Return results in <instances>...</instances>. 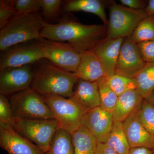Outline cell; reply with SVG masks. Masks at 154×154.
Instances as JSON below:
<instances>
[{
  "label": "cell",
  "mask_w": 154,
  "mask_h": 154,
  "mask_svg": "<svg viewBox=\"0 0 154 154\" xmlns=\"http://www.w3.org/2000/svg\"><path fill=\"white\" fill-rule=\"evenodd\" d=\"M137 90L144 99H147L154 91V63H146L135 78Z\"/></svg>",
  "instance_id": "obj_23"
},
{
  "label": "cell",
  "mask_w": 154,
  "mask_h": 154,
  "mask_svg": "<svg viewBox=\"0 0 154 154\" xmlns=\"http://www.w3.org/2000/svg\"><path fill=\"white\" fill-rule=\"evenodd\" d=\"M124 38H105L93 50L101 62L107 77L115 74L116 67Z\"/></svg>",
  "instance_id": "obj_15"
},
{
  "label": "cell",
  "mask_w": 154,
  "mask_h": 154,
  "mask_svg": "<svg viewBox=\"0 0 154 154\" xmlns=\"http://www.w3.org/2000/svg\"><path fill=\"white\" fill-rule=\"evenodd\" d=\"M113 122L112 113L99 107L85 114L82 125L90 131L98 143H105L112 130Z\"/></svg>",
  "instance_id": "obj_13"
},
{
  "label": "cell",
  "mask_w": 154,
  "mask_h": 154,
  "mask_svg": "<svg viewBox=\"0 0 154 154\" xmlns=\"http://www.w3.org/2000/svg\"><path fill=\"white\" fill-rule=\"evenodd\" d=\"M37 41L43 49L45 59L66 71L76 72L82 54L71 45L42 37Z\"/></svg>",
  "instance_id": "obj_8"
},
{
  "label": "cell",
  "mask_w": 154,
  "mask_h": 154,
  "mask_svg": "<svg viewBox=\"0 0 154 154\" xmlns=\"http://www.w3.org/2000/svg\"><path fill=\"white\" fill-rule=\"evenodd\" d=\"M42 38L61 42H66L81 53L93 50L107 37V26L105 25H85L68 18L57 24L44 21Z\"/></svg>",
  "instance_id": "obj_1"
},
{
  "label": "cell",
  "mask_w": 154,
  "mask_h": 154,
  "mask_svg": "<svg viewBox=\"0 0 154 154\" xmlns=\"http://www.w3.org/2000/svg\"><path fill=\"white\" fill-rule=\"evenodd\" d=\"M10 102L15 119H55L42 96L32 88L14 94Z\"/></svg>",
  "instance_id": "obj_4"
},
{
  "label": "cell",
  "mask_w": 154,
  "mask_h": 154,
  "mask_svg": "<svg viewBox=\"0 0 154 154\" xmlns=\"http://www.w3.org/2000/svg\"><path fill=\"white\" fill-rule=\"evenodd\" d=\"M0 146L8 154H45L40 148L13 127L0 122Z\"/></svg>",
  "instance_id": "obj_12"
},
{
  "label": "cell",
  "mask_w": 154,
  "mask_h": 154,
  "mask_svg": "<svg viewBox=\"0 0 154 154\" xmlns=\"http://www.w3.org/2000/svg\"><path fill=\"white\" fill-rule=\"evenodd\" d=\"M137 45L145 62L154 63V40L140 42Z\"/></svg>",
  "instance_id": "obj_32"
},
{
  "label": "cell",
  "mask_w": 154,
  "mask_h": 154,
  "mask_svg": "<svg viewBox=\"0 0 154 154\" xmlns=\"http://www.w3.org/2000/svg\"><path fill=\"white\" fill-rule=\"evenodd\" d=\"M130 38L137 44L154 40V16H147L143 19Z\"/></svg>",
  "instance_id": "obj_24"
},
{
  "label": "cell",
  "mask_w": 154,
  "mask_h": 154,
  "mask_svg": "<svg viewBox=\"0 0 154 154\" xmlns=\"http://www.w3.org/2000/svg\"><path fill=\"white\" fill-rule=\"evenodd\" d=\"M18 14L15 8L14 1H0V29L4 28L10 20Z\"/></svg>",
  "instance_id": "obj_28"
},
{
  "label": "cell",
  "mask_w": 154,
  "mask_h": 154,
  "mask_svg": "<svg viewBox=\"0 0 154 154\" xmlns=\"http://www.w3.org/2000/svg\"><path fill=\"white\" fill-rule=\"evenodd\" d=\"M106 143L118 154H128L130 146L128 141L122 122L114 121L112 130Z\"/></svg>",
  "instance_id": "obj_21"
},
{
  "label": "cell",
  "mask_w": 154,
  "mask_h": 154,
  "mask_svg": "<svg viewBox=\"0 0 154 154\" xmlns=\"http://www.w3.org/2000/svg\"><path fill=\"white\" fill-rule=\"evenodd\" d=\"M95 154H118L105 143H98Z\"/></svg>",
  "instance_id": "obj_34"
},
{
  "label": "cell",
  "mask_w": 154,
  "mask_h": 154,
  "mask_svg": "<svg viewBox=\"0 0 154 154\" xmlns=\"http://www.w3.org/2000/svg\"><path fill=\"white\" fill-rule=\"evenodd\" d=\"M147 16H154V0H150L144 10Z\"/></svg>",
  "instance_id": "obj_36"
},
{
  "label": "cell",
  "mask_w": 154,
  "mask_h": 154,
  "mask_svg": "<svg viewBox=\"0 0 154 154\" xmlns=\"http://www.w3.org/2000/svg\"><path fill=\"white\" fill-rule=\"evenodd\" d=\"M146 99L147 101H148L154 107V91H153L152 93L151 94L150 96H149L148 98Z\"/></svg>",
  "instance_id": "obj_37"
},
{
  "label": "cell",
  "mask_w": 154,
  "mask_h": 154,
  "mask_svg": "<svg viewBox=\"0 0 154 154\" xmlns=\"http://www.w3.org/2000/svg\"><path fill=\"white\" fill-rule=\"evenodd\" d=\"M107 77H103L97 81L101 102L100 107L112 113L118 100V96L108 85Z\"/></svg>",
  "instance_id": "obj_25"
},
{
  "label": "cell",
  "mask_w": 154,
  "mask_h": 154,
  "mask_svg": "<svg viewBox=\"0 0 154 154\" xmlns=\"http://www.w3.org/2000/svg\"><path fill=\"white\" fill-rule=\"evenodd\" d=\"M146 64L137 45L133 42L130 37L125 38L116 67V74L135 78Z\"/></svg>",
  "instance_id": "obj_11"
},
{
  "label": "cell",
  "mask_w": 154,
  "mask_h": 154,
  "mask_svg": "<svg viewBox=\"0 0 154 154\" xmlns=\"http://www.w3.org/2000/svg\"><path fill=\"white\" fill-rule=\"evenodd\" d=\"M45 154H75L71 134L59 128Z\"/></svg>",
  "instance_id": "obj_22"
},
{
  "label": "cell",
  "mask_w": 154,
  "mask_h": 154,
  "mask_svg": "<svg viewBox=\"0 0 154 154\" xmlns=\"http://www.w3.org/2000/svg\"><path fill=\"white\" fill-rule=\"evenodd\" d=\"M33 77L31 65L8 67L0 71V93L14 95L30 88Z\"/></svg>",
  "instance_id": "obj_10"
},
{
  "label": "cell",
  "mask_w": 154,
  "mask_h": 154,
  "mask_svg": "<svg viewBox=\"0 0 154 154\" xmlns=\"http://www.w3.org/2000/svg\"><path fill=\"white\" fill-rule=\"evenodd\" d=\"M14 4L18 14H29L41 10V0H15Z\"/></svg>",
  "instance_id": "obj_29"
},
{
  "label": "cell",
  "mask_w": 154,
  "mask_h": 154,
  "mask_svg": "<svg viewBox=\"0 0 154 154\" xmlns=\"http://www.w3.org/2000/svg\"><path fill=\"white\" fill-rule=\"evenodd\" d=\"M61 4L60 0H41V10L43 16L48 19L57 17Z\"/></svg>",
  "instance_id": "obj_31"
},
{
  "label": "cell",
  "mask_w": 154,
  "mask_h": 154,
  "mask_svg": "<svg viewBox=\"0 0 154 154\" xmlns=\"http://www.w3.org/2000/svg\"><path fill=\"white\" fill-rule=\"evenodd\" d=\"M15 119L10 100L0 94V122L13 127Z\"/></svg>",
  "instance_id": "obj_30"
},
{
  "label": "cell",
  "mask_w": 154,
  "mask_h": 154,
  "mask_svg": "<svg viewBox=\"0 0 154 154\" xmlns=\"http://www.w3.org/2000/svg\"><path fill=\"white\" fill-rule=\"evenodd\" d=\"M72 136L75 154H95L98 142L87 128L81 125Z\"/></svg>",
  "instance_id": "obj_20"
},
{
  "label": "cell",
  "mask_w": 154,
  "mask_h": 154,
  "mask_svg": "<svg viewBox=\"0 0 154 154\" xmlns=\"http://www.w3.org/2000/svg\"><path fill=\"white\" fill-rule=\"evenodd\" d=\"M36 63L31 88L41 95L72 97L79 79L75 73L64 70L46 59Z\"/></svg>",
  "instance_id": "obj_2"
},
{
  "label": "cell",
  "mask_w": 154,
  "mask_h": 154,
  "mask_svg": "<svg viewBox=\"0 0 154 154\" xmlns=\"http://www.w3.org/2000/svg\"><path fill=\"white\" fill-rule=\"evenodd\" d=\"M152 149L145 147L132 148L130 149L128 154H154Z\"/></svg>",
  "instance_id": "obj_35"
},
{
  "label": "cell",
  "mask_w": 154,
  "mask_h": 154,
  "mask_svg": "<svg viewBox=\"0 0 154 154\" xmlns=\"http://www.w3.org/2000/svg\"><path fill=\"white\" fill-rule=\"evenodd\" d=\"M65 13L83 12L95 14L107 26L108 20L105 11V2L100 0H69L67 1L63 7Z\"/></svg>",
  "instance_id": "obj_19"
},
{
  "label": "cell",
  "mask_w": 154,
  "mask_h": 154,
  "mask_svg": "<svg viewBox=\"0 0 154 154\" xmlns=\"http://www.w3.org/2000/svg\"><path fill=\"white\" fill-rule=\"evenodd\" d=\"M71 99L86 112L100 107V96L97 82L78 79Z\"/></svg>",
  "instance_id": "obj_16"
},
{
  "label": "cell",
  "mask_w": 154,
  "mask_h": 154,
  "mask_svg": "<svg viewBox=\"0 0 154 154\" xmlns=\"http://www.w3.org/2000/svg\"><path fill=\"white\" fill-rule=\"evenodd\" d=\"M44 20L39 12L17 14L0 30V50L4 51L17 45L38 40Z\"/></svg>",
  "instance_id": "obj_3"
},
{
  "label": "cell",
  "mask_w": 154,
  "mask_h": 154,
  "mask_svg": "<svg viewBox=\"0 0 154 154\" xmlns=\"http://www.w3.org/2000/svg\"><path fill=\"white\" fill-rule=\"evenodd\" d=\"M138 111L122 122L125 133L130 146L131 148L145 147L154 149V138L141 122Z\"/></svg>",
  "instance_id": "obj_14"
},
{
  "label": "cell",
  "mask_w": 154,
  "mask_h": 154,
  "mask_svg": "<svg viewBox=\"0 0 154 154\" xmlns=\"http://www.w3.org/2000/svg\"><path fill=\"white\" fill-rule=\"evenodd\" d=\"M2 52L0 70L31 65L45 59L44 51L37 40L14 45Z\"/></svg>",
  "instance_id": "obj_9"
},
{
  "label": "cell",
  "mask_w": 154,
  "mask_h": 154,
  "mask_svg": "<svg viewBox=\"0 0 154 154\" xmlns=\"http://www.w3.org/2000/svg\"><path fill=\"white\" fill-rule=\"evenodd\" d=\"M13 128L29 140L45 153L49 149L59 125L55 119H15Z\"/></svg>",
  "instance_id": "obj_7"
},
{
  "label": "cell",
  "mask_w": 154,
  "mask_h": 154,
  "mask_svg": "<svg viewBox=\"0 0 154 154\" xmlns=\"http://www.w3.org/2000/svg\"><path fill=\"white\" fill-rule=\"evenodd\" d=\"M122 5L134 10H144L146 5L142 0H120Z\"/></svg>",
  "instance_id": "obj_33"
},
{
  "label": "cell",
  "mask_w": 154,
  "mask_h": 154,
  "mask_svg": "<svg viewBox=\"0 0 154 154\" xmlns=\"http://www.w3.org/2000/svg\"><path fill=\"white\" fill-rule=\"evenodd\" d=\"M140 120L149 133L154 138V107L144 99L138 111Z\"/></svg>",
  "instance_id": "obj_27"
},
{
  "label": "cell",
  "mask_w": 154,
  "mask_h": 154,
  "mask_svg": "<svg viewBox=\"0 0 154 154\" xmlns=\"http://www.w3.org/2000/svg\"><path fill=\"white\" fill-rule=\"evenodd\" d=\"M107 79L108 85L118 97L128 91L137 89V83L135 78L115 74L107 77Z\"/></svg>",
  "instance_id": "obj_26"
},
{
  "label": "cell",
  "mask_w": 154,
  "mask_h": 154,
  "mask_svg": "<svg viewBox=\"0 0 154 154\" xmlns=\"http://www.w3.org/2000/svg\"><path fill=\"white\" fill-rule=\"evenodd\" d=\"M75 74L79 79L90 82H97L101 78L106 76L101 62L93 50L82 53Z\"/></svg>",
  "instance_id": "obj_17"
},
{
  "label": "cell",
  "mask_w": 154,
  "mask_h": 154,
  "mask_svg": "<svg viewBox=\"0 0 154 154\" xmlns=\"http://www.w3.org/2000/svg\"><path fill=\"white\" fill-rule=\"evenodd\" d=\"M143 99L137 89L128 91L119 96L112 112L114 121L122 122L137 112Z\"/></svg>",
  "instance_id": "obj_18"
},
{
  "label": "cell",
  "mask_w": 154,
  "mask_h": 154,
  "mask_svg": "<svg viewBox=\"0 0 154 154\" xmlns=\"http://www.w3.org/2000/svg\"><path fill=\"white\" fill-rule=\"evenodd\" d=\"M146 17L144 10H134L111 3L107 38L115 39L130 37L140 22Z\"/></svg>",
  "instance_id": "obj_5"
},
{
  "label": "cell",
  "mask_w": 154,
  "mask_h": 154,
  "mask_svg": "<svg viewBox=\"0 0 154 154\" xmlns=\"http://www.w3.org/2000/svg\"><path fill=\"white\" fill-rule=\"evenodd\" d=\"M57 121L59 128L72 134L81 126L87 112L70 98L55 95H42Z\"/></svg>",
  "instance_id": "obj_6"
}]
</instances>
